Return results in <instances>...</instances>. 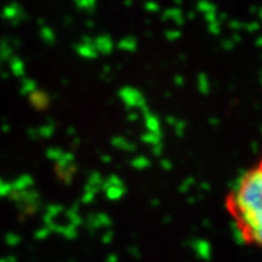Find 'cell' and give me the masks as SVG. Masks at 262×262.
Wrapping results in <instances>:
<instances>
[{
  "mask_svg": "<svg viewBox=\"0 0 262 262\" xmlns=\"http://www.w3.org/2000/svg\"><path fill=\"white\" fill-rule=\"evenodd\" d=\"M226 210L241 241L262 251V155L229 191Z\"/></svg>",
  "mask_w": 262,
  "mask_h": 262,
  "instance_id": "obj_1",
  "label": "cell"
}]
</instances>
